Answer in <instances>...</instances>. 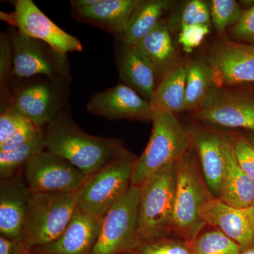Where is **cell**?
Listing matches in <instances>:
<instances>
[{
	"mask_svg": "<svg viewBox=\"0 0 254 254\" xmlns=\"http://www.w3.org/2000/svg\"><path fill=\"white\" fill-rule=\"evenodd\" d=\"M44 132L46 150L67 160L87 176L127 150L123 140L92 136L61 114L45 127Z\"/></svg>",
	"mask_w": 254,
	"mask_h": 254,
	"instance_id": "obj_1",
	"label": "cell"
},
{
	"mask_svg": "<svg viewBox=\"0 0 254 254\" xmlns=\"http://www.w3.org/2000/svg\"><path fill=\"white\" fill-rule=\"evenodd\" d=\"M175 166L173 235L191 242L207 226L200 211L214 196L205 183L193 146Z\"/></svg>",
	"mask_w": 254,
	"mask_h": 254,
	"instance_id": "obj_2",
	"label": "cell"
},
{
	"mask_svg": "<svg viewBox=\"0 0 254 254\" xmlns=\"http://www.w3.org/2000/svg\"><path fill=\"white\" fill-rule=\"evenodd\" d=\"M175 164L176 162L163 167L139 187L138 234L140 240L174 236Z\"/></svg>",
	"mask_w": 254,
	"mask_h": 254,
	"instance_id": "obj_3",
	"label": "cell"
},
{
	"mask_svg": "<svg viewBox=\"0 0 254 254\" xmlns=\"http://www.w3.org/2000/svg\"><path fill=\"white\" fill-rule=\"evenodd\" d=\"M151 122L149 141L133 166L131 185L134 186H141L148 177L177 162L192 148L188 127L184 126L176 115L155 112Z\"/></svg>",
	"mask_w": 254,
	"mask_h": 254,
	"instance_id": "obj_4",
	"label": "cell"
},
{
	"mask_svg": "<svg viewBox=\"0 0 254 254\" xmlns=\"http://www.w3.org/2000/svg\"><path fill=\"white\" fill-rule=\"evenodd\" d=\"M136 157L128 150L111 163L88 176L76 192L77 208L97 218H103L108 210L131 186Z\"/></svg>",
	"mask_w": 254,
	"mask_h": 254,
	"instance_id": "obj_5",
	"label": "cell"
},
{
	"mask_svg": "<svg viewBox=\"0 0 254 254\" xmlns=\"http://www.w3.org/2000/svg\"><path fill=\"white\" fill-rule=\"evenodd\" d=\"M76 192L33 193L23 227L26 245L36 248L60 236L77 208Z\"/></svg>",
	"mask_w": 254,
	"mask_h": 254,
	"instance_id": "obj_6",
	"label": "cell"
},
{
	"mask_svg": "<svg viewBox=\"0 0 254 254\" xmlns=\"http://www.w3.org/2000/svg\"><path fill=\"white\" fill-rule=\"evenodd\" d=\"M139 191V187L131 185L123 198L108 210L91 254H125L138 245Z\"/></svg>",
	"mask_w": 254,
	"mask_h": 254,
	"instance_id": "obj_7",
	"label": "cell"
},
{
	"mask_svg": "<svg viewBox=\"0 0 254 254\" xmlns=\"http://www.w3.org/2000/svg\"><path fill=\"white\" fill-rule=\"evenodd\" d=\"M192 115L205 126L254 132V93L217 86Z\"/></svg>",
	"mask_w": 254,
	"mask_h": 254,
	"instance_id": "obj_8",
	"label": "cell"
},
{
	"mask_svg": "<svg viewBox=\"0 0 254 254\" xmlns=\"http://www.w3.org/2000/svg\"><path fill=\"white\" fill-rule=\"evenodd\" d=\"M1 19L16 26L24 36L46 43L57 53L66 55L68 53L83 50L81 41L55 24L32 0H18L11 14L1 12Z\"/></svg>",
	"mask_w": 254,
	"mask_h": 254,
	"instance_id": "obj_9",
	"label": "cell"
},
{
	"mask_svg": "<svg viewBox=\"0 0 254 254\" xmlns=\"http://www.w3.org/2000/svg\"><path fill=\"white\" fill-rule=\"evenodd\" d=\"M23 176L33 193L77 191L88 177L67 160L47 150L26 165Z\"/></svg>",
	"mask_w": 254,
	"mask_h": 254,
	"instance_id": "obj_10",
	"label": "cell"
},
{
	"mask_svg": "<svg viewBox=\"0 0 254 254\" xmlns=\"http://www.w3.org/2000/svg\"><path fill=\"white\" fill-rule=\"evenodd\" d=\"M13 73L18 78L43 75L52 78H67L65 55L57 53L43 42L11 31Z\"/></svg>",
	"mask_w": 254,
	"mask_h": 254,
	"instance_id": "obj_11",
	"label": "cell"
},
{
	"mask_svg": "<svg viewBox=\"0 0 254 254\" xmlns=\"http://www.w3.org/2000/svg\"><path fill=\"white\" fill-rule=\"evenodd\" d=\"M188 129L205 183L219 198L226 171L227 133L205 125H191Z\"/></svg>",
	"mask_w": 254,
	"mask_h": 254,
	"instance_id": "obj_12",
	"label": "cell"
},
{
	"mask_svg": "<svg viewBox=\"0 0 254 254\" xmlns=\"http://www.w3.org/2000/svg\"><path fill=\"white\" fill-rule=\"evenodd\" d=\"M205 60L218 87L254 82V46L223 40L210 48Z\"/></svg>",
	"mask_w": 254,
	"mask_h": 254,
	"instance_id": "obj_13",
	"label": "cell"
},
{
	"mask_svg": "<svg viewBox=\"0 0 254 254\" xmlns=\"http://www.w3.org/2000/svg\"><path fill=\"white\" fill-rule=\"evenodd\" d=\"M87 110L92 115L109 120L151 122L153 115L150 101L123 82L93 95Z\"/></svg>",
	"mask_w": 254,
	"mask_h": 254,
	"instance_id": "obj_14",
	"label": "cell"
},
{
	"mask_svg": "<svg viewBox=\"0 0 254 254\" xmlns=\"http://www.w3.org/2000/svg\"><path fill=\"white\" fill-rule=\"evenodd\" d=\"M103 220L77 208L60 236L48 245L32 249V254H91Z\"/></svg>",
	"mask_w": 254,
	"mask_h": 254,
	"instance_id": "obj_15",
	"label": "cell"
},
{
	"mask_svg": "<svg viewBox=\"0 0 254 254\" xmlns=\"http://www.w3.org/2000/svg\"><path fill=\"white\" fill-rule=\"evenodd\" d=\"M32 195L23 173L0 180V236L23 240L25 219Z\"/></svg>",
	"mask_w": 254,
	"mask_h": 254,
	"instance_id": "obj_16",
	"label": "cell"
},
{
	"mask_svg": "<svg viewBox=\"0 0 254 254\" xmlns=\"http://www.w3.org/2000/svg\"><path fill=\"white\" fill-rule=\"evenodd\" d=\"M200 217L207 225L236 242L242 252L254 245V232L246 208H235L213 197L203 205Z\"/></svg>",
	"mask_w": 254,
	"mask_h": 254,
	"instance_id": "obj_17",
	"label": "cell"
},
{
	"mask_svg": "<svg viewBox=\"0 0 254 254\" xmlns=\"http://www.w3.org/2000/svg\"><path fill=\"white\" fill-rule=\"evenodd\" d=\"M8 107L41 128L60 115L54 91L44 83H33L19 90Z\"/></svg>",
	"mask_w": 254,
	"mask_h": 254,
	"instance_id": "obj_18",
	"label": "cell"
},
{
	"mask_svg": "<svg viewBox=\"0 0 254 254\" xmlns=\"http://www.w3.org/2000/svg\"><path fill=\"white\" fill-rule=\"evenodd\" d=\"M140 0H98L83 8H71L73 17L104 31L121 36Z\"/></svg>",
	"mask_w": 254,
	"mask_h": 254,
	"instance_id": "obj_19",
	"label": "cell"
},
{
	"mask_svg": "<svg viewBox=\"0 0 254 254\" xmlns=\"http://www.w3.org/2000/svg\"><path fill=\"white\" fill-rule=\"evenodd\" d=\"M120 78L145 100L150 101L158 86L159 77L133 46L122 42L116 56Z\"/></svg>",
	"mask_w": 254,
	"mask_h": 254,
	"instance_id": "obj_20",
	"label": "cell"
},
{
	"mask_svg": "<svg viewBox=\"0 0 254 254\" xmlns=\"http://www.w3.org/2000/svg\"><path fill=\"white\" fill-rule=\"evenodd\" d=\"M234 140L235 136L227 133L226 171L219 198L235 208L245 209L254 202V180L237 163Z\"/></svg>",
	"mask_w": 254,
	"mask_h": 254,
	"instance_id": "obj_21",
	"label": "cell"
},
{
	"mask_svg": "<svg viewBox=\"0 0 254 254\" xmlns=\"http://www.w3.org/2000/svg\"><path fill=\"white\" fill-rule=\"evenodd\" d=\"M133 46L154 68L159 79L178 63L177 48L171 31L168 23L163 20Z\"/></svg>",
	"mask_w": 254,
	"mask_h": 254,
	"instance_id": "obj_22",
	"label": "cell"
},
{
	"mask_svg": "<svg viewBox=\"0 0 254 254\" xmlns=\"http://www.w3.org/2000/svg\"><path fill=\"white\" fill-rule=\"evenodd\" d=\"M189 64L178 63L160 78L151 100L152 111L174 114L184 113Z\"/></svg>",
	"mask_w": 254,
	"mask_h": 254,
	"instance_id": "obj_23",
	"label": "cell"
},
{
	"mask_svg": "<svg viewBox=\"0 0 254 254\" xmlns=\"http://www.w3.org/2000/svg\"><path fill=\"white\" fill-rule=\"evenodd\" d=\"M174 4L169 0H140L120 38L127 45L134 46L161 21Z\"/></svg>",
	"mask_w": 254,
	"mask_h": 254,
	"instance_id": "obj_24",
	"label": "cell"
},
{
	"mask_svg": "<svg viewBox=\"0 0 254 254\" xmlns=\"http://www.w3.org/2000/svg\"><path fill=\"white\" fill-rule=\"evenodd\" d=\"M213 68L205 59L197 58L189 64L185 92V112L200 108L216 88Z\"/></svg>",
	"mask_w": 254,
	"mask_h": 254,
	"instance_id": "obj_25",
	"label": "cell"
},
{
	"mask_svg": "<svg viewBox=\"0 0 254 254\" xmlns=\"http://www.w3.org/2000/svg\"><path fill=\"white\" fill-rule=\"evenodd\" d=\"M46 150L44 128L34 138L9 152H0V180L23 173V170L37 155Z\"/></svg>",
	"mask_w": 254,
	"mask_h": 254,
	"instance_id": "obj_26",
	"label": "cell"
},
{
	"mask_svg": "<svg viewBox=\"0 0 254 254\" xmlns=\"http://www.w3.org/2000/svg\"><path fill=\"white\" fill-rule=\"evenodd\" d=\"M192 254H240V246L216 228L200 232L191 242Z\"/></svg>",
	"mask_w": 254,
	"mask_h": 254,
	"instance_id": "obj_27",
	"label": "cell"
},
{
	"mask_svg": "<svg viewBox=\"0 0 254 254\" xmlns=\"http://www.w3.org/2000/svg\"><path fill=\"white\" fill-rule=\"evenodd\" d=\"M125 254H192L191 242L175 236L140 240Z\"/></svg>",
	"mask_w": 254,
	"mask_h": 254,
	"instance_id": "obj_28",
	"label": "cell"
},
{
	"mask_svg": "<svg viewBox=\"0 0 254 254\" xmlns=\"http://www.w3.org/2000/svg\"><path fill=\"white\" fill-rule=\"evenodd\" d=\"M209 7L212 22L218 33L234 26L245 11L235 0H211Z\"/></svg>",
	"mask_w": 254,
	"mask_h": 254,
	"instance_id": "obj_29",
	"label": "cell"
},
{
	"mask_svg": "<svg viewBox=\"0 0 254 254\" xmlns=\"http://www.w3.org/2000/svg\"><path fill=\"white\" fill-rule=\"evenodd\" d=\"M211 22L209 5L201 0H191L184 5L175 18L174 26L182 28L195 25H208Z\"/></svg>",
	"mask_w": 254,
	"mask_h": 254,
	"instance_id": "obj_30",
	"label": "cell"
},
{
	"mask_svg": "<svg viewBox=\"0 0 254 254\" xmlns=\"http://www.w3.org/2000/svg\"><path fill=\"white\" fill-rule=\"evenodd\" d=\"M234 153L241 168L254 180V146L249 138L235 136Z\"/></svg>",
	"mask_w": 254,
	"mask_h": 254,
	"instance_id": "obj_31",
	"label": "cell"
},
{
	"mask_svg": "<svg viewBox=\"0 0 254 254\" xmlns=\"http://www.w3.org/2000/svg\"><path fill=\"white\" fill-rule=\"evenodd\" d=\"M210 26L195 25L182 28L179 33V43L184 51L190 53L203 43L210 33Z\"/></svg>",
	"mask_w": 254,
	"mask_h": 254,
	"instance_id": "obj_32",
	"label": "cell"
},
{
	"mask_svg": "<svg viewBox=\"0 0 254 254\" xmlns=\"http://www.w3.org/2000/svg\"><path fill=\"white\" fill-rule=\"evenodd\" d=\"M29 120L20 115L10 107L0 115V144L7 141Z\"/></svg>",
	"mask_w": 254,
	"mask_h": 254,
	"instance_id": "obj_33",
	"label": "cell"
},
{
	"mask_svg": "<svg viewBox=\"0 0 254 254\" xmlns=\"http://www.w3.org/2000/svg\"><path fill=\"white\" fill-rule=\"evenodd\" d=\"M231 35L237 41L254 46V5L245 10L240 20L232 26Z\"/></svg>",
	"mask_w": 254,
	"mask_h": 254,
	"instance_id": "obj_34",
	"label": "cell"
},
{
	"mask_svg": "<svg viewBox=\"0 0 254 254\" xmlns=\"http://www.w3.org/2000/svg\"><path fill=\"white\" fill-rule=\"evenodd\" d=\"M43 128H39L31 121L21 127L7 141L0 144V152H9L28 143L34 138Z\"/></svg>",
	"mask_w": 254,
	"mask_h": 254,
	"instance_id": "obj_35",
	"label": "cell"
},
{
	"mask_svg": "<svg viewBox=\"0 0 254 254\" xmlns=\"http://www.w3.org/2000/svg\"><path fill=\"white\" fill-rule=\"evenodd\" d=\"M13 72L12 47L9 37L1 33L0 38V83L4 92L10 73Z\"/></svg>",
	"mask_w": 254,
	"mask_h": 254,
	"instance_id": "obj_36",
	"label": "cell"
},
{
	"mask_svg": "<svg viewBox=\"0 0 254 254\" xmlns=\"http://www.w3.org/2000/svg\"><path fill=\"white\" fill-rule=\"evenodd\" d=\"M0 254H32V248L23 240H10L0 236Z\"/></svg>",
	"mask_w": 254,
	"mask_h": 254,
	"instance_id": "obj_37",
	"label": "cell"
},
{
	"mask_svg": "<svg viewBox=\"0 0 254 254\" xmlns=\"http://www.w3.org/2000/svg\"><path fill=\"white\" fill-rule=\"evenodd\" d=\"M246 210H247V213L248 214L249 218H250L254 232V202L249 208H246Z\"/></svg>",
	"mask_w": 254,
	"mask_h": 254,
	"instance_id": "obj_38",
	"label": "cell"
},
{
	"mask_svg": "<svg viewBox=\"0 0 254 254\" xmlns=\"http://www.w3.org/2000/svg\"><path fill=\"white\" fill-rule=\"evenodd\" d=\"M240 254H254V245L245 252H242Z\"/></svg>",
	"mask_w": 254,
	"mask_h": 254,
	"instance_id": "obj_39",
	"label": "cell"
},
{
	"mask_svg": "<svg viewBox=\"0 0 254 254\" xmlns=\"http://www.w3.org/2000/svg\"><path fill=\"white\" fill-rule=\"evenodd\" d=\"M249 140H250L251 143H252V145H253L254 146V134H252V136H250Z\"/></svg>",
	"mask_w": 254,
	"mask_h": 254,
	"instance_id": "obj_40",
	"label": "cell"
}]
</instances>
